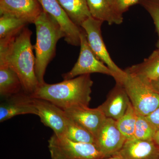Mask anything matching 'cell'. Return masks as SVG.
Returning <instances> with one entry per match:
<instances>
[{"instance_id": "obj_27", "label": "cell", "mask_w": 159, "mask_h": 159, "mask_svg": "<svg viewBox=\"0 0 159 159\" xmlns=\"http://www.w3.org/2000/svg\"><path fill=\"white\" fill-rule=\"evenodd\" d=\"M149 83L154 90L159 94V77L157 79L150 81Z\"/></svg>"}, {"instance_id": "obj_1", "label": "cell", "mask_w": 159, "mask_h": 159, "mask_svg": "<svg viewBox=\"0 0 159 159\" xmlns=\"http://www.w3.org/2000/svg\"><path fill=\"white\" fill-rule=\"evenodd\" d=\"M31 34L32 31L25 27L16 37L0 39V66H8L14 70L23 92L30 96L40 85L35 74Z\"/></svg>"}, {"instance_id": "obj_14", "label": "cell", "mask_w": 159, "mask_h": 159, "mask_svg": "<svg viewBox=\"0 0 159 159\" xmlns=\"http://www.w3.org/2000/svg\"><path fill=\"white\" fill-rule=\"evenodd\" d=\"M130 102L129 97L123 85L116 83L105 102L98 107L106 118L117 121L125 113Z\"/></svg>"}, {"instance_id": "obj_6", "label": "cell", "mask_w": 159, "mask_h": 159, "mask_svg": "<svg viewBox=\"0 0 159 159\" xmlns=\"http://www.w3.org/2000/svg\"><path fill=\"white\" fill-rule=\"evenodd\" d=\"M103 22L91 16L81 26L86 34L89 45L100 60L115 74L116 82L122 83L126 72L120 68L111 58L103 41L101 27Z\"/></svg>"}, {"instance_id": "obj_5", "label": "cell", "mask_w": 159, "mask_h": 159, "mask_svg": "<svg viewBox=\"0 0 159 159\" xmlns=\"http://www.w3.org/2000/svg\"><path fill=\"white\" fill-rule=\"evenodd\" d=\"M48 147L51 159H102L104 157L93 144L73 142L53 134Z\"/></svg>"}, {"instance_id": "obj_16", "label": "cell", "mask_w": 159, "mask_h": 159, "mask_svg": "<svg viewBox=\"0 0 159 159\" xmlns=\"http://www.w3.org/2000/svg\"><path fill=\"white\" fill-rule=\"evenodd\" d=\"M127 74L139 77L146 82L159 77V49L140 63L134 65L125 70Z\"/></svg>"}, {"instance_id": "obj_10", "label": "cell", "mask_w": 159, "mask_h": 159, "mask_svg": "<svg viewBox=\"0 0 159 159\" xmlns=\"http://www.w3.org/2000/svg\"><path fill=\"white\" fill-rule=\"evenodd\" d=\"M34 99L38 111L37 116L41 122L51 129L56 135L64 136L68 118L64 110L48 100Z\"/></svg>"}, {"instance_id": "obj_25", "label": "cell", "mask_w": 159, "mask_h": 159, "mask_svg": "<svg viewBox=\"0 0 159 159\" xmlns=\"http://www.w3.org/2000/svg\"><path fill=\"white\" fill-rule=\"evenodd\" d=\"M114 11L119 15H123L132 6L139 4L140 0H109Z\"/></svg>"}, {"instance_id": "obj_4", "label": "cell", "mask_w": 159, "mask_h": 159, "mask_svg": "<svg viewBox=\"0 0 159 159\" xmlns=\"http://www.w3.org/2000/svg\"><path fill=\"white\" fill-rule=\"evenodd\" d=\"M122 84L137 114L146 116L159 107V94L149 82L126 73Z\"/></svg>"}, {"instance_id": "obj_26", "label": "cell", "mask_w": 159, "mask_h": 159, "mask_svg": "<svg viewBox=\"0 0 159 159\" xmlns=\"http://www.w3.org/2000/svg\"><path fill=\"white\" fill-rule=\"evenodd\" d=\"M146 117L156 131H159V107Z\"/></svg>"}, {"instance_id": "obj_20", "label": "cell", "mask_w": 159, "mask_h": 159, "mask_svg": "<svg viewBox=\"0 0 159 159\" xmlns=\"http://www.w3.org/2000/svg\"><path fill=\"white\" fill-rule=\"evenodd\" d=\"M28 24L26 21L13 16H1L0 39L15 37Z\"/></svg>"}, {"instance_id": "obj_23", "label": "cell", "mask_w": 159, "mask_h": 159, "mask_svg": "<svg viewBox=\"0 0 159 159\" xmlns=\"http://www.w3.org/2000/svg\"><path fill=\"white\" fill-rule=\"evenodd\" d=\"M156 133L146 116L137 114L134 139L145 141L154 140Z\"/></svg>"}, {"instance_id": "obj_8", "label": "cell", "mask_w": 159, "mask_h": 159, "mask_svg": "<svg viewBox=\"0 0 159 159\" xmlns=\"http://www.w3.org/2000/svg\"><path fill=\"white\" fill-rule=\"evenodd\" d=\"M126 141L116 120L107 118L96 137L95 145L106 158L116 155Z\"/></svg>"}, {"instance_id": "obj_29", "label": "cell", "mask_w": 159, "mask_h": 159, "mask_svg": "<svg viewBox=\"0 0 159 159\" xmlns=\"http://www.w3.org/2000/svg\"><path fill=\"white\" fill-rule=\"evenodd\" d=\"M107 159H122L121 158V157H119L118 155H116L113 156Z\"/></svg>"}, {"instance_id": "obj_15", "label": "cell", "mask_w": 159, "mask_h": 159, "mask_svg": "<svg viewBox=\"0 0 159 159\" xmlns=\"http://www.w3.org/2000/svg\"><path fill=\"white\" fill-rule=\"evenodd\" d=\"M116 155L122 159H159V146L154 140H126Z\"/></svg>"}, {"instance_id": "obj_19", "label": "cell", "mask_w": 159, "mask_h": 159, "mask_svg": "<svg viewBox=\"0 0 159 159\" xmlns=\"http://www.w3.org/2000/svg\"><path fill=\"white\" fill-rule=\"evenodd\" d=\"M22 85L17 74L6 66H0V95L7 98L20 93Z\"/></svg>"}, {"instance_id": "obj_21", "label": "cell", "mask_w": 159, "mask_h": 159, "mask_svg": "<svg viewBox=\"0 0 159 159\" xmlns=\"http://www.w3.org/2000/svg\"><path fill=\"white\" fill-rule=\"evenodd\" d=\"M64 136L73 142L95 145L96 143V139L93 134L69 118Z\"/></svg>"}, {"instance_id": "obj_11", "label": "cell", "mask_w": 159, "mask_h": 159, "mask_svg": "<svg viewBox=\"0 0 159 159\" xmlns=\"http://www.w3.org/2000/svg\"><path fill=\"white\" fill-rule=\"evenodd\" d=\"M43 11L38 0H0L1 16H13L29 24H34Z\"/></svg>"}, {"instance_id": "obj_9", "label": "cell", "mask_w": 159, "mask_h": 159, "mask_svg": "<svg viewBox=\"0 0 159 159\" xmlns=\"http://www.w3.org/2000/svg\"><path fill=\"white\" fill-rule=\"evenodd\" d=\"M43 10L51 16L59 24L65 34V40L72 46L80 45L81 27L70 20L57 0H38Z\"/></svg>"}, {"instance_id": "obj_17", "label": "cell", "mask_w": 159, "mask_h": 159, "mask_svg": "<svg viewBox=\"0 0 159 159\" xmlns=\"http://www.w3.org/2000/svg\"><path fill=\"white\" fill-rule=\"evenodd\" d=\"M92 17L109 25H120L123 21V16L119 15L111 6L109 0H87Z\"/></svg>"}, {"instance_id": "obj_18", "label": "cell", "mask_w": 159, "mask_h": 159, "mask_svg": "<svg viewBox=\"0 0 159 159\" xmlns=\"http://www.w3.org/2000/svg\"><path fill=\"white\" fill-rule=\"evenodd\" d=\"M70 20L78 27L92 16L87 0H57Z\"/></svg>"}, {"instance_id": "obj_22", "label": "cell", "mask_w": 159, "mask_h": 159, "mask_svg": "<svg viewBox=\"0 0 159 159\" xmlns=\"http://www.w3.org/2000/svg\"><path fill=\"white\" fill-rule=\"evenodd\" d=\"M137 118V112L130 102L124 115L116 121L117 127L126 140L134 138Z\"/></svg>"}, {"instance_id": "obj_2", "label": "cell", "mask_w": 159, "mask_h": 159, "mask_svg": "<svg viewBox=\"0 0 159 159\" xmlns=\"http://www.w3.org/2000/svg\"><path fill=\"white\" fill-rule=\"evenodd\" d=\"M93 84L90 74L80 75L58 83H45L40 85L31 96L48 100L63 110L74 107H89Z\"/></svg>"}, {"instance_id": "obj_12", "label": "cell", "mask_w": 159, "mask_h": 159, "mask_svg": "<svg viewBox=\"0 0 159 159\" xmlns=\"http://www.w3.org/2000/svg\"><path fill=\"white\" fill-rule=\"evenodd\" d=\"M38 115L34 99L25 92L6 98L0 105V122H2L19 115Z\"/></svg>"}, {"instance_id": "obj_13", "label": "cell", "mask_w": 159, "mask_h": 159, "mask_svg": "<svg viewBox=\"0 0 159 159\" xmlns=\"http://www.w3.org/2000/svg\"><path fill=\"white\" fill-rule=\"evenodd\" d=\"M67 116L81 125L93 135L95 139L107 119L98 107L77 106L64 109Z\"/></svg>"}, {"instance_id": "obj_7", "label": "cell", "mask_w": 159, "mask_h": 159, "mask_svg": "<svg viewBox=\"0 0 159 159\" xmlns=\"http://www.w3.org/2000/svg\"><path fill=\"white\" fill-rule=\"evenodd\" d=\"M80 52L77 62L70 71L63 74L64 80L72 79L80 75L99 73L111 76L115 74L97 57L89 45L86 34L81 28L80 34Z\"/></svg>"}, {"instance_id": "obj_28", "label": "cell", "mask_w": 159, "mask_h": 159, "mask_svg": "<svg viewBox=\"0 0 159 159\" xmlns=\"http://www.w3.org/2000/svg\"><path fill=\"white\" fill-rule=\"evenodd\" d=\"M154 141L156 142L157 144L159 146V131L157 132L154 138Z\"/></svg>"}, {"instance_id": "obj_3", "label": "cell", "mask_w": 159, "mask_h": 159, "mask_svg": "<svg viewBox=\"0 0 159 159\" xmlns=\"http://www.w3.org/2000/svg\"><path fill=\"white\" fill-rule=\"evenodd\" d=\"M36 39L33 46L35 53V71L40 85L45 83L44 77L47 67L54 57L56 45L65 34L57 22L43 11L34 23Z\"/></svg>"}, {"instance_id": "obj_24", "label": "cell", "mask_w": 159, "mask_h": 159, "mask_svg": "<svg viewBox=\"0 0 159 159\" xmlns=\"http://www.w3.org/2000/svg\"><path fill=\"white\" fill-rule=\"evenodd\" d=\"M139 4L148 11L153 20L158 35L157 46L159 49V0H140Z\"/></svg>"}]
</instances>
